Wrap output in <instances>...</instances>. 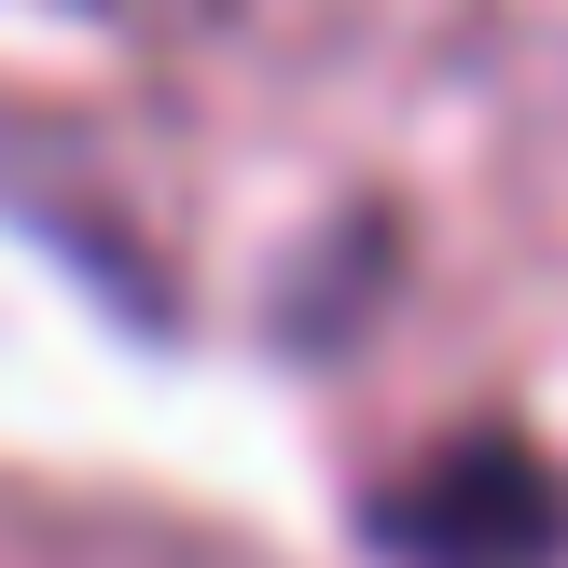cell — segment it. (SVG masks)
Listing matches in <instances>:
<instances>
[{
  "label": "cell",
  "instance_id": "1",
  "mask_svg": "<svg viewBox=\"0 0 568 568\" xmlns=\"http://www.w3.org/2000/svg\"><path fill=\"white\" fill-rule=\"evenodd\" d=\"M361 541L388 568H555L568 555V471L527 430H458L361 499Z\"/></svg>",
  "mask_w": 568,
  "mask_h": 568
},
{
  "label": "cell",
  "instance_id": "2",
  "mask_svg": "<svg viewBox=\"0 0 568 568\" xmlns=\"http://www.w3.org/2000/svg\"><path fill=\"white\" fill-rule=\"evenodd\" d=\"M111 14H222V0H111Z\"/></svg>",
  "mask_w": 568,
  "mask_h": 568
}]
</instances>
